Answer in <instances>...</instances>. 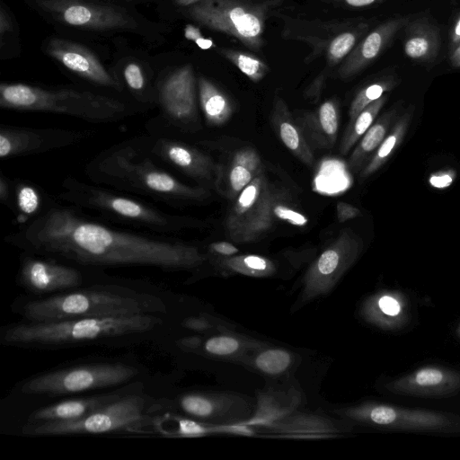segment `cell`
I'll use <instances>...</instances> for the list:
<instances>
[{"label":"cell","instance_id":"cell-1","mask_svg":"<svg viewBox=\"0 0 460 460\" xmlns=\"http://www.w3.org/2000/svg\"><path fill=\"white\" fill-rule=\"evenodd\" d=\"M4 242L22 252L98 270L141 266L191 270L208 260L200 247L174 235L121 229L58 199L33 222L7 234Z\"/></svg>","mask_w":460,"mask_h":460},{"label":"cell","instance_id":"cell-28","mask_svg":"<svg viewBox=\"0 0 460 460\" xmlns=\"http://www.w3.org/2000/svg\"><path fill=\"white\" fill-rule=\"evenodd\" d=\"M198 99L200 113L209 127H221L234 114L233 102L227 94L208 78H197Z\"/></svg>","mask_w":460,"mask_h":460},{"label":"cell","instance_id":"cell-44","mask_svg":"<svg viewBox=\"0 0 460 460\" xmlns=\"http://www.w3.org/2000/svg\"><path fill=\"white\" fill-rule=\"evenodd\" d=\"M323 81L324 77L323 75H319L306 91V98L310 99L313 102H316L321 94Z\"/></svg>","mask_w":460,"mask_h":460},{"label":"cell","instance_id":"cell-14","mask_svg":"<svg viewBox=\"0 0 460 460\" xmlns=\"http://www.w3.org/2000/svg\"><path fill=\"white\" fill-rule=\"evenodd\" d=\"M361 252V240L349 228L341 231L307 269L301 292V302L329 293L355 263Z\"/></svg>","mask_w":460,"mask_h":460},{"label":"cell","instance_id":"cell-29","mask_svg":"<svg viewBox=\"0 0 460 460\" xmlns=\"http://www.w3.org/2000/svg\"><path fill=\"white\" fill-rule=\"evenodd\" d=\"M396 115V108L384 113L361 137L349 158V167L351 171L358 172L363 169V164L373 155V153L385 139Z\"/></svg>","mask_w":460,"mask_h":460},{"label":"cell","instance_id":"cell-50","mask_svg":"<svg viewBox=\"0 0 460 460\" xmlns=\"http://www.w3.org/2000/svg\"><path fill=\"white\" fill-rule=\"evenodd\" d=\"M202 0H174V2L180 5V6H182V7H188L190 5H192L196 3H199Z\"/></svg>","mask_w":460,"mask_h":460},{"label":"cell","instance_id":"cell-39","mask_svg":"<svg viewBox=\"0 0 460 460\" xmlns=\"http://www.w3.org/2000/svg\"><path fill=\"white\" fill-rule=\"evenodd\" d=\"M181 325L187 330L197 332H209L213 328V323L208 316L203 315L187 317L182 321Z\"/></svg>","mask_w":460,"mask_h":460},{"label":"cell","instance_id":"cell-41","mask_svg":"<svg viewBox=\"0 0 460 460\" xmlns=\"http://www.w3.org/2000/svg\"><path fill=\"white\" fill-rule=\"evenodd\" d=\"M208 253L220 255L224 257L234 256L239 252L237 247L226 241H218L211 243L208 245Z\"/></svg>","mask_w":460,"mask_h":460},{"label":"cell","instance_id":"cell-43","mask_svg":"<svg viewBox=\"0 0 460 460\" xmlns=\"http://www.w3.org/2000/svg\"><path fill=\"white\" fill-rule=\"evenodd\" d=\"M377 306L384 314L389 316H396L401 311V306L398 301L387 295H385L378 299Z\"/></svg>","mask_w":460,"mask_h":460},{"label":"cell","instance_id":"cell-4","mask_svg":"<svg viewBox=\"0 0 460 460\" xmlns=\"http://www.w3.org/2000/svg\"><path fill=\"white\" fill-rule=\"evenodd\" d=\"M13 310L25 322L72 318L164 314L168 307L158 295L118 283H94L43 297L21 299Z\"/></svg>","mask_w":460,"mask_h":460},{"label":"cell","instance_id":"cell-36","mask_svg":"<svg viewBox=\"0 0 460 460\" xmlns=\"http://www.w3.org/2000/svg\"><path fill=\"white\" fill-rule=\"evenodd\" d=\"M294 356L288 350L269 348L258 352L252 359V365L263 374L277 376L286 372L293 364Z\"/></svg>","mask_w":460,"mask_h":460},{"label":"cell","instance_id":"cell-25","mask_svg":"<svg viewBox=\"0 0 460 460\" xmlns=\"http://www.w3.org/2000/svg\"><path fill=\"white\" fill-rule=\"evenodd\" d=\"M270 120L276 134L290 153L305 165L312 166L314 159L311 146L285 100L279 95L274 98Z\"/></svg>","mask_w":460,"mask_h":460},{"label":"cell","instance_id":"cell-20","mask_svg":"<svg viewBox=\"0 0 460 460\" xmlns=\"http://www.w3.org/2000/svg\"><path fill=\"white\" fill-rule=\"evenodd\" d=\"M411 20V15L394 17L375 27L341 63L337 69L338 76L349 79L360 73L382 54Z\"/></svg>","mask_w":460,"mask_h":460},{"label":"cell","instance_id":"cell-31","mask_svg":"<svg viewBox=\"0 0 460 460\" xmlns=\"http://www.w3.org/2000/svg\"><path fill=\"white\" fill-rule=\"evenodd\" d=\"M388 99L387 94L367 105L357 117L349 121L340 145V153L345 155L372 126L375 119Z\"/></svg>","mask_w":460,"mask_h":460},{"label":"cell","instance_id":"cell-32","mask_svg":"<svg viewBox=\"0 0 460 460\" xmlns=\"http://www.w3.org/2000/svg\"><path fill=\"white\" fill-rule=\"evenodd\" d=\"M217 264L226 270L251 277H269L277 271L274 261L255 254H242L222 258Z\"/></svg>","mask_w":460,"mask_h":460},{"label":"cell","instance_id":"cell-18","mask_svg":"<svg viewBox=\"0 0 460 460\" xmlns=\"http://www.w3.org/2000/svg\"><path fill=\"white\" fill-rule=\"evenodd\" d=\"M46 51L86 82L103 91L124 97L123 88L118 77L111 74L97 57L84 46L67 40L52 38L46 45Z\"/></svg>","mask_w":460,"mask_h":460},{"label":"cell","instance_id":"cell-19","mask_svg":"<svg viewBox=\"0 0 460 460\" xmlns=\"http://www.w3.org/2000/svg\"><path fill=\"white\" fill-rule=\"evenodd\" d=\"M172 404L183 416L214 425L240 420L251 411L241 396L204 392L179 394Z\"/></svg>","mask_w":460,"mask_h":460},{"label":"cell","instance_id":"cell-10","mask_svg":"<svg viewBox=\"0 0 460 460\" xmlns=\"http://www.w3.org/2000/svg\"><path fill=\"white\" fill-rule=\"evenodd\" d=\"M269 4L244 0H202L187 7L188 17L208 28L238 40L258 51L264 45Z\"/></svg>","mask_w":460,"mask_h":460},{"label":"cell","instance_id":"cell-27","mask_svg":"<svg viewBox=\"0 0 460 460\" xmlns=\"http://www.w3.org/2000/svg\"><path fill=\"white\" fill-rule=\"evenodd\" d=\"M263 172V164L259 154L252 147H243L237 150L233 155L225 172V183L217 186L228 199H235L241 191L249 185L260 173Z\"/></svg>","mask_w":460,"mask_h":460},{"label":"cell","instance_id":"cell-48","mask_svg":"<svg viewBox=\"0 0 460 460\" xmlns=\"http://www.w3.org/2000/svg\"><path fill=\"white\" fill-rule=\"evenodd\" d=\"M384 1L385 0H343L347 5L357 8L376 5Z\"/></svg>","mask_w":460,"mask_h":460},{"label":"cell","instance_id":"cell-47","mask_svg":"<svg viewBox=\"0 0 460 460\" xmlns=\"http://www.w3.org/2000/svg\"><path fill=\"white\" fill-rule=\"evenodd\" d=\"M13 25H12V20L7 13V12L4 10V7H1L0 9V36L1 40L4 39V34L8 31H12Z\"/></svg>","mask_w":460,"mask_h":460},{"label":"cell","instance_id":"cell-49","mask_svg":"<svg viewBox=\"0 0 460 460\" xmlns=\"http://www.w3.org/2000/svg\"><path fill=\"white\" fill-rule=\"evenodd\" d=\"M449 61L453 67L460 68V42L450 50Z\"/></svg>","mask_w":460,"mask_h":460},{"label":"cell","instance_id":"cell-11","mask_svg":"<svg viewBox=\"0 0 460 460\" xmlns=\"http://www.w3.org/2000/svg\"><path fill=\"white\" fill-rule=\"evenodd\" d=\"M97 270H101L22 252L16 280L33 297H43L81 288L84 286L87 276Z\"/></svg>","mask_w":460,"mask_h":460},{"label":"cell","instance_id":"cell-24","mask_svg":"<svg viewBox=\"0 0 460 460\" xmlns=\"http://www.w3.org/2000/svg\"><path fill=\"white\" fill-rule=\"evenodd\" d=\"M296 121L309 144L317 148H332L340 125L338 102L334 99L327 100L316 110L304 112Z\"/></svg>","mask_w":460,"mask_h":460},{"label":"cell","instance_id":"cell-46","mask_svg":"<svg viewBox=\"0 0 460 460\" xmlns=\"http://www.w3.org/2000/svg\"><path fill=\"white\" fill-rule=\"evenodd\" d=\"M460 42V13L455 20L449 32V49H453Z\"/></svg>","mask_w":460,"mask_h":460},{"label":"cell","instance_id":"cell-9","mask_svg":"<svg viewBox=\"0 0 460 460\" xmlns=\"http://www.w3.org/2000/svg\"><path fill=\"white\" fill-rule=\"evenodd\" d=\"M153 402L146 394H121L85 417L61 422L23 424L21 432L28 437L104 434L137 428L146 419Z\"/></svg>","mask_w":460,"mask_h":460},{"label":"cell","instance_id":"cell-17","mask_svg":"<svg viewBox=\"0 0 460 460\" xmlns=\"http://www.w3.org/2000/svg\"><path fill=\"white\" fill-rule=\"evenodd\" d=\"M140 137L150 155L170 171L189 177L205 188L208 183L216 181L218 170L216 163L198 146L146 132Z\"/></svg>","mask_w":460,"mask_h":460},{"label":"cell","instance_id":"cell-16","mask_svg":"<svg viewBox=\"0 0 460 460\" xmlns=\"http://www.w3.org/2000/svg\"><path fill=\"white\" fill-rule=\"evenodd\" d=\"M95 133L93 129L31 128L0 125V158L13 159L45 154L79 144Z\"/></svg>","mask_w":460,"mask_h":460},{"label":"cell","instance_id":"cell-35","mask_svg":"<svg viewBox=\"0 0 460 460\" xmlns=\"http://www.w3.org/2000/svg\"><path fill=\"white\" fill-rule=\"evenodd\" d=\"M398 78L394 75H389L363 87L354 97L349 110V121L367 105L382 97L398 84Z\"/></svg>","mask_w":460,"mask_h":460},{"label":"cell","instance_id":"cell-2","mask_svg":"<svg viewBox=\"0 0 460 460\" xmlns=\"http://www.w3.org/2000/svg\"><path fill=\"white\" fill-rule=\"evenodd\" d=\"M84 173L92 182L172 208L202 203L210 198L208 188L181 181L154 158L140 135L98 153L86 164Z\"/></svg>","mask_w":460,"mask_h":460},{"label":"cell","instance_id":"cell-21","mask_svg":"<svg viewBox=\"0 0 460 460\" xmlns=\"http://www.w3.org/2000/svg\"><path fill=\"white\" fill-rule=\"evenodd\" d=\"M460 387V375L439 367H424L393 382L390 390L397 394L440 396Z\"/></svg>","mask_w":460,"mask_h":460},{"label":"cell","instance_id":"cell-37","mask_svg":"<svg viewBox=\"0 0 460 460\" xmlns=\"http://www.w3.org/2000/svg\"><path fill=\"white\" fill-rule=\"evenodd\" d=\"M261 345L256 342H249L239 337L232 335H216L207 339L202 349L205 353L215 357H232L241 354L247 349H260Z\"/></svg>","mask_w":460,"mask_h":460},{"label":"cell","instance_id":"cell-30","mask_svg":"<svg viewBox=\"0 0 460 460\" xmlns=\"http://www.w3.org/2000/svg\"><path fill=\"white\" fill-rule=\"evenodd\" d=\"M414 107L410 106L402 116L394 125L390 133L385 137L381 145L370 157L368 163L360 171L359 176L367 178L379 170L390 158L393 152L402 142L411 120Z\"/></svg>","mask_w":460,"mask_h":460},{"label":"cell","instance_id":"cell-51","mask_svg":"<svg viewBox=\"0 0 460 460\" xmlns=\"http://www.w3.org/2000/svg\"><path fill=\"white\" fill-rule=\"evenodd\" d=\"M458 334H459V336H460V326H459V329H458Z\"/></svg>","mask_w":460,"mask_h":460},{"label":"cell","instance_id":"cell-34","mask_svg":"<svg viewBox=\"0 0 460 460\" xmlns=\"http://www.w3.org/2000/svg\"><path fill=\"white\" fill-rule=\"evenodd\" d=\"M217 52L253 83H259L270 72L269 66L250 52L229 48L219 49Z\"/></svg>","mask_w":460,"mask_h":460},{"label":"cell","instance_id":"cell-3","mask_svg":"<svg viewBox=\"0 0 460 460\" xmlns=\"http://www.w3.org/2000/svg\"><path fill=\"white\" fill-rule=\"evenodd\" d=\"M165 323L164 314L21 321L2 327L1 343L26 349H62L146 338Z\"/></svg>","mask_w":460,"mask_h":460},{"label":"cell","instance_id":"cell-33","mask_svg":"<svg viewBox=\"0 0 460 460\" xmlns=\"http://www.w3.org/2000/svg\"><path fill=\"white\" fill-rule=\"evenodd\" d=\"M368 27L367 22H360L354 28L345 30L333 37L326 49L328 66L332 67L341 63L355 48Z\"/></svg>","mask_w":460,"mask_h":460},{"label":"cell","instance_id":"cell-26","mask_svg":"<svg viewBox=\"0 0 460 460\" xmlns=\"http://www.w3.org/2000/svg\"><path fill=\"white\" fill-rule=\"evenodd\" d=\"M439 28L428 17L411 20L404 27L403 50L411 60L433 62L439 52Z\"/></svg>","mask_w":460,"mask_h":460},{"label":"cell","instance_id":"cell-6","mask_svg":"<svg viewBox=\"0 0 460 460\" xmlns=\"http://www.w3.org/2000/svg\"><path fill=\"white\" fill-rule=\"evenodd\" d=\"M61 188L58 200L113 225L164 235L177 234L193 225L192 219L163 210L143 198L74 176L66 177Z\"/></svg>","mask_w":460,"mask_h":460},{"label":"cell","instance_id":"cell-5","mask_svg":"<svg viewBox=\"0 0 460 460\" xmlns=\"http://www.w3.org/2000/svg\"><path fill=\"white\" fill-rule=\"evenodd\" d=\"M0 107L20 112L66 115L93 124L118 122L140 113L131 102L116 93L25 83H2Z\"/></svg>","mask_w":460,"mask_h":460},{"label":"cell","instance_id":"cell-15","mask_svg":"<svg viewBox=\"0 0 460 460\" xmlns=\"http://www.w3.org/2000/svg\"><path fill=\"white\" fill-rule=\"evenodd\" d=\"M38 9L68 26L92 31H136L137 22L118 6L87 0H33Z\"/></svg>","mask_w":460,"mask_h":460},{"label":"cell","instance_id":"cell-40","mask_svg":"<svg viewBox=\"0 0 460 460\" xmlns=\"http://www.w3.org/2000/svg\"><path fill=\"white\" fill-rule=\"evenodd\" d=\"M0 201L11 211L13 208L12 178L6 176L3 171L0 172Z\"/></svg>","mask_w":460,"mask_h":460},{"label":"cell","instance_id":"cell-38","mask_svg":"<svg viewBox=\"0 0 460 460\" xmlns=\"http://www.w3.org/2000/svg\"><path fill=\"white\" fill-rule=\"evenodd\" d=\"M272 214L277 218L296 226H304L308 221L307 217L302 213L284 204L273 203Z\"/></svg>","mask_w":460,"mask_h":460},{"label":"cell","instance_id":"cell-8","mask_svg":"<svg viewBox=\"0 0 460 460\" xmlns=\"http://www.w3.org/2000/svg\"><path fill=\"white\" fill-rule=\"evenodd\" d=\"M158 111L145 123L146 133L188 140L201 129L197 78L190 64L163 75L156 83Z\"/></svg>","mask_w":460,"mask_h":460},{"label":"cell","instance_id":"cell-12","mask_svg":"<svg viewBox=\"0 0 460 460\" xmlns=\"http://www.w3.org/2000/svg\"><path fill=\"white\" fill-rule=\"evenodd\" d=\"M273 203L269 181L262 172L234 199L225 222L227 237L235 243L261 238L273 225Z\"/></svg>","mask_w":460,"mask_h":460},{"label":"cell","instance_id":"cell-22","mask_svg":"<svg viewBox=\"0 0 460 460\" xmlns=\"http://www.w3.org/2000/svg\"><path fill=\"white\" fill-rule=\"evenodd\" d=\"M120 395L121 394L115 392L64 399L33 410L27 415L24 424H40L79 420Z\"/></svg>","mask_w":460,"mask_h":460},{"label":"cell","instance_id":"cell-7","mask_svg":"<svg viewBox=\"0 0 460 460\" xmlns=\"http://www.w3.org/2000/svg\"><path fill=\"white\" fill-rule=\"evenodd\" d=\"M137 364L117 361H93L56 367L19 382L17 394L22 396L58 397L88 391L116 387L139 376Z\"/></svg>","mask_w":460,"mask_h":460},{"label":"cell","instance_id":"cell-23","mask_svg":"<svg viewBox=\"0 0 460 460\" xmlns=\"http://www.w3.org/2000/svg\"><path fill=\"white\" fill-rule=\"evenodd\" d=\"M12 188L11 212L18 227L31 224L58 201L57 197H53L38 183L28 179H12Z\"/></svg>","mask_w":460,"mask_h":460},{"label":"cell","instance_id":"cell-42","mask_svg":"<svg viewBox=\"0 0 460 460\" xmlns=\"http://www.w3.org/2000/svg\"><path fill=\"white\" fill-rule=\"evenodd\" d=\"M337 218L340 223H344L361 215V211L349 203L339 201L336 205Z\"/></svg>","mask_w":460,"mask_h":460},{"label":"cell","instance_id":"cell-13","mask_svg":"<svg viewBox=\"0 0 460 460\" xmlns=\"http://www.w3.org/2000/svg\"><path fill=\"white\" fill-rule=\"evenodd\" d=\"M337 412L351 420L376 427L410 431L460 432V417L367 402Z\"/></svg>","mask_w":460,"mask_h":460},{"label":"cell","instance_id":"cell-45","mask_svg":"<svg viewBox=\"0 0 460 460\" xmlns=\"http://www.w3.org/2000/svg\"><path fill=\"white\" fill-rule=\"evenodd\" d=\"M453 181V177L447 173L435 174L429 178V183L436 188H445Z\"/></svg>","mask_w":460,"mask_h":460}]
</instances>
